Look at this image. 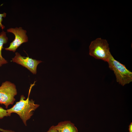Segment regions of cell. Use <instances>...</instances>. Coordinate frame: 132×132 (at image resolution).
I'll return each instance as SVG.
<instances>
[{
  "mask_svg": "<svg viewBox=\"0 0 132 132\" xmlns=\"http://www.w3.org/2000/svg\"><path fill=\"white\" fill-rule=\"evenodd\" d=\"M35 81L33 84H31L28 97L26 99L23 95H21L20 100L16 102L12 107L7 110L10 116L12 113L17 114L26 126H27V121L33 115V111L39 106L38 104H35L34 101L33 99L30 100L29 99L31 89L35 85Z\"/></svg>",
  "mask_w": 132,
  "mask_h": 132,
  "instance_id": "1",
  "label": "cell"
},
{
  "mask_svg": "<svg viewBox=\"0 0 132 132\" xmlns=\"http://www.w3.org/2000/svg\"><path fill=\"white\" fill-rule=\"evenodd\" d=\"M109 67L113 71L116 80L122 86L129 83L132 81V73L123 65L115 60L111 55L108 62Z\"/></svg>",
  "mask_w": 132,
  "mask_h": 132,
  "instance_id": "2",
  "label": "cell"
},
{
  "mask_svg": "<svg viewBox=\"0 0 132 132\" xmlns=\"http://www.w3.org/2000/svg\"><path fill=\"white\" fill-rule=\"evenodd\" d=\"M89 55L95 58L108 62L111 55L109 44L105 39L98 38L91 42L89 45Z\"/></svg>",
  "mask_w": 132,
  "mask_h": 132,
  "instance_id": "3",
  "label": "cell"
},
{
  "mask_svg": "<svg viewBox=\"0 0 132 132\" xmlns=\"http://www.w3.org/2000/svg\"><path fill=\"white\" fill-rule=\"evenodd\" d=\"M17 94L14 84L7 81L2 83L0 87V104H4L7 108L9 105L14 103Z\"/></svg>",
  "mask_w": 132,
  "mask_h": 132,
  "instance_id": "4",
  "label": "cell"
},
{
  "mask_svg": "<svg viewBox=\"0 0 132 132\" xmlns=\"http://www.w3.org/2000/svg\"><path fill=\"white\" fill-rule=\"evenodd\" d=\"M8 32L13 33L15 35L14 40L10 44L9 46L5 49L14 52L23 43L28 41V38L26 34V31L22 27L11 28L7 30Z\"/></svg>",
  "mask_w": 132,
  "mask_h": 132,
  "instance_id": "5",
  "label": "cell"
},
{
  "mask_svg": "<svg viewBox=\"0 0 132 132\" xmlns=\"http://www.w3.org/2000/svg\"><path fill=\"white\" fill-rule=\"evenodd\" d=\"M15 54L14 57L12 58V61L25 67L33 74H36L37 65L42 61L33 59L28 56H22L17 52Z\"/></svg>",
  "mask_w": 132,
  "mask_h": 132,
  "instance_id": "6",
  "label": "cell"
},
{
  "mask_svg": "<svg viewBox=\"0 0 132 132\" xmlns=\"http://www.w3.org/2000/svg\"><path fill=\"white\" fill-rule=\"evenodd\" d=\"M55 126L58 132H78L77 128L70 121L60 122Z\"/></svg>",
  "mask_w": 132,
  "mask_h": 132,
  "instance_id": "7",
  "label": "cell"
},
{
  "mask_svg": "<svg viewBox=\"0 0 132 132\" xmlns=\"http://www.w3.org/2000/svg\"><path fill=\"white\" fill-rule=\"evenodd\" d=\"M8 40L6 32L3 31L0 33V67L3 65L8 63L7 61L2 57L1 52L2 49L4 48L3 44H6Z\"/></svg>",
  "mask_w": 132,
  "mask_h": 132,
  "instance_id": "8",
  "label": "cell"
},
{
  "mask_svg": "<svg viewBox=\"0 0 132 132\" xmlns=\"http://www.w3.org/2000/svg\"><path fill=\"white\" fill-rule=\"evenodd\" d=\"M10 116L7 110H5L1 107H0V119H2L4 117Z\"/></svg>",
  "mask_w": 132,
  "mask_h": 132,
  "instance_id": "9",
  "label": "cell"
},
{
  "mask_svg": "<svg viewBox=\"0 0 132 132\" xmlns=\"http://www.w3.org/2000/svg\"><path fill=\"white\" fill-rule=\"evenodd\" d=\"M6 15V13L5 12L2 14L0 13V27L3 30L5 28V26L2 23L3 21V18H5Z\"/></svg>",
  "mask_w": 132,
  "mask_h": 132,
  "instance_id": "10",
  "label": "cell"
},
{
  "mask_svg": "<svg viewBox=\"0 0 132 132\" xmlns=\"http://www.w3.org/2000/svg\"><path fill=\"white\" fill-rule=\"evenodd\" d=\"M46 132H58L56 129L55 126H53L50 128L49 130Z\"/></svg>",
  "mask_w": 132,
  "mask_h": 132,
  "instance_id": "11",
  "label": "cell"
},
{
  "mask_svg": "<svg viewBox=\"0 0 132 132\" xmlns=\"http://www.w3.org/2000/svg\"><path fill=\"white\" fill-rule=\"evenodd\" d=\"M0 131L2 132H15L11 130H5L0 128Z\"/></svg>",
  "mask_w": 132,
  "mask_h": 132,
  "instance_id": "12",
  "label": "cell"
},
{
  "mask_svg": "<svg viewBox=\"0 0 132 132\" xmlns=\"http://www.w3.org/2000/svg\"><path fill=\"white\" fill-rule=\"evenodd\" d=\"M129 132H132V123L131 122L129 126Z\"/></svg>",
  "mask_w": 132,
  "mask_h": 132,
  "instance_id": "13",
  "label": "cell"
}]
</instances>
